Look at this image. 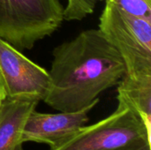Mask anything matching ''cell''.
Wrapping results in <instances>:
<instances>
[{"label":"cell","mask_w":151,"mask_h":150,"mask_svg":"<svg viewBox=\"0 0 151 150\" xmlns=\"http://www.w3.org/2000/svg\"><path fill=\"white\" fill-rule=\"evenodd\" d=\"M142 140L150 141V132L132 109L118 101L116 111L110 116L80 127L50 148V150H115Z\"/></svg>","instance_id":"4"},{"label":"cell","mask_w":151,"mask_h":150,"mask_svg":"<svg viewBox=\"0 0 151 150\" xmlns=\"http://www.w3.org/2000/svg\"><path fill=\"white\" fill-rule=\"evenodd\" d=\"M105 4L127 14L151 20V0H105Z\"/></svg>","instance_id":"9"},{"label":"cell","mask_w":151,"mask_h":150,"mask_svg":"<svg viewBox=\"0 0 151 150\" xmlns=\"http://www.w3.org/2000/svg\"><path fill=\"white\" fill-rule=\"evenodd\" d=\"M99 103L96 100L87 107L72 112L50 114L35 110L29 115L23 131V142L45 143L51 146L88 122V113Z\"/></svg>","instance_id":"6"},{"label":"cell","mask_w":151,"mask_h":150,"mask_svg":"<svg viewBox=\"0 0 151 150\" xmlns=\"http://www.w3.org/2000/svg\"><path fill=\"white\" fill-rule=\"evenodd\" d=\"M40 100L7 96L0 105V150H23V131Z\"/></svg>","instance_id":"7"},{"label":"cell","mask_w":151,"mask_h":150,"mask_svg":"<svg viewBox=\"0 0 151 150\" xmlns=\"http://www.w3.org/2000/svg\"><path fill=\"white\" fill-rule=\"evenodd\" d=\"M115 150H151V141L142 140Z\"/></svg>","instance_id":"11"},{"label":"cell","mask_w":151,"mask_h":150,"mask_svg":"<svg viewBox=\"0 0 151 150\" xmlns=\"http://www.w3.org/2000/svg\"><path fill=\"white\" fill-rule=\"evenodd\" d=\"M52 56L50 85L42 101L58 111L87 107L126 73L120 54L99 29L82 31L57 46Z\"/></svg>","instance_id":"1"},{"label":"cell","mask_w":151,"mask_h":150,"mask_svg":"<svg viewBox=\"0 0 151 150\" xmlns=\"http://www.w3.org/2000/svg\"><path fill=\"white\" fill-rule=\"evenodd\" d=\"M102 0H67L64 8V19L67 21L81 20L90 15Z\"/></svg>","instance_id":"10"},{"label":"cell","mask_w":151,"mask_h":150,"mask_svg":"<svg viewBox=\"0 0 151 150\" xmlns=\"http://www.w3.org/2000/svg\"><path fill=\"white\" fill-rule=\"evenodd\" d=\"M98 29L120 54L126 73L137 79L151 76V20L127 14L105 4Z\"/></svg>","instance_id":"3"},{"label":"cell","mask_w":151,"mask_h":150,"mask_svg":"<svg viewBox=\"0 0 151 150\" xmlns=\"http://www.w3.org/2000/svg\"><path fill=\"white\" fill-rule=\"evenodd\" d=\"M117 99L132 109L151 132V76L132 79L124 75L118 84Z\"/></svg>","instance_id":"8"},{"label":"cell","mask_w":151,"mask_h":150,"mask_svg":"<svg viewBox=\"0 0 151 150\" xmlns=\"http://www.w3.org/2000/svg\"><path fill=\"white\" fill-rule=\"evenodd\" d=\"M63 20L59 0H0V39L18 50H31Z\"/></svg>","instance_id":"2"},{"label":"cell","mask_w":151,"mask_h":150,"mask_svg":"<svg viewBox=\"0 0 151 150\" xmlns=\"http://www.w3.org/2000/svg\"><path fill=\"white\" fill-rule=\"evenodd\" d=\"M7 96H8V95H7L6 84H5V80H4V75L2 73L1 67H0V105L2 104V103L5 100V98Z\"/></svg>","instance_id":"12"},{"label":"cell","mask_w":151,"mask_h":150,"mask_svg":"<svg viewBox=\"0 0 151 150\" xmlns=\"http://www.w3.org/2000/svg\"><path fill=\"white\" fill-rule=\"evenodd\" d=\"M0 67L9 97L28 96L42 101L50 85L49 72L2 39Z\"/></svg>","instance_id":"5"}]
</instances>
